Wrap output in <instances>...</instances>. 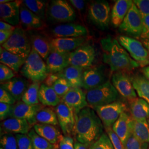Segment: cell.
Segmentation results:
<instances>
[{
    "mask_svg": "<svg viewBox=\"0 0 149 149\" xmlns=\"http://www.w3.org/2000/svg\"><path fill=\"white\" fill-rule=\"evenodd\" d=\"M141 42L143 44L145 48L147 49L149 54V38H145V39L141 38Z\"/></svg>",
    "mask_w": 149,
    "mask_h": 149,
    "instance_id": "6f0895ef",
    "label": "cell"
},
{
    "mask_svg": "<svg viewBox=\"0 0 149 149\" xmlns=\"http://www.w3.org/2000/svg\"><path fill=\"white\" fill-rule=\"evenodd\" d=\"M133 4V1L131 0H118L115 2L111 15V21L114 27L121 25Z\"/></svg>",
    "mask_w": 149,
    "mask_h": 149,
    "instance_id": "cb8c5ba5",
    "label": "cell"
},
{
    "mask_svg": "<svg viewBox=\"0 0 149 149\" xmlns=\"http://www.w3.org/2000/svg\"><path fill=\"white\" fill-rule=\"evenodd\" d=\"M32 49H34L43 60H47L51 52L50 43L46 38L40 34H33L30 38Z\"/></svg>",
    "mask_w": 149,
    "mask_h": 149,
    "instance_id": "4dcf8cb0",
    "label": "cell"
},
{
    "mask_svg": "<svg viewBox=\"0 0 149 149\" xmlns=\"http://www.w3.org/2000/svg\"><path fill=\"white\" fill-rule=\"evenodd\" d=\"M13 105L6 104L3 103H0V119L1 121H3L10 117L11 111Z\"/></svg>",
    "mask_w": 149,
    "mask_h": 149,
    "instance_id": "7dc6e473",
    "label": "cell"
},
{
    "mask_svg": "<svg viewBox=\"0 0 149 149\" xmlns=\"http://www.w3.org/2000/svg\"><path fill=\"white\" fill-rule=\"evenodd\" d=\"M20 22L27 29H37L43 27L42 19L29 10L23 3L20 7Z\"/></svg>",
    "mask_w": 149,
    "mask_h": 149,
    "instance_id": "484cf974",
    "label": "cell"
},
{
    "mask_svg": "<svg viewBox=\"0 0 149 149\" xmlns=\"http://www.w3.org/2000/svg\"><path fill=\"white\" fill-rule=\"evenodd\" d=\"M60 127L65 136L74 133L76 114L74 111L61 102L55 108Z\"/></svg>",
    "mask_w": 149,
    "mask_h": 149,
    "instance_id": "7c38bea8",
    "label": "cell"
},
{
    "mask_svg": "<svg viewBox=\"0 0 149 149\" xmlns=\"http://www.w3.org/2000/svg\"><path fill=\"white\" fill-rule=\"evenodd\" d=\"M61 102L72 108L75 114L88 105L86 94L81 88L72 87L61 98Z\"/></svg>",
    "mask_w": 149,
    "mask_h": 149,
    "instance_id": "9a60e30c",
    "label": "cell"
},
{
    "mask_svg": "<svg viewBox=\"0 0 149 149\" xmlns=\"http://www.w3.org/2000/svg\"><path fill=\"white\" fill-rule=\"evenodd\" d=\"M74 141L70 136L62 135L58 144L59 149H74Z\"/></svg>",
    "mask_w": 149,
    "mask_h": 149,
    "instance_id": "f6af8a7d",
    "label": "cell"
},
{
    "mask_svg": "<svg viewBox=\"0 0 149 149\" xmlns=\"http://www.w3.org/2000/svg\"><path fill=\"white\" fill-rule=\"evenodd\" d=\"M58 149V148H56V149Z\"/></svg>",
    "mask_w": 149,
    "mask_h": 149,
    "instance_id": "94428289",
    "label": "cell"
},
{
    "mask_svg": "<svg viewBox=\"0 0 149 149\" xmlns=\"http://www.w3.org/2000/svg\"><path fill=\"white\" fill-rule=\"evenodd\" d=\"M144 19V31L142 34V39L149 38V16H143Z\"/></svg>",
    "mask_w": 149,
    "mask_h": 149,
    "instance_id": "816d5d0a",
    "label": "cell"
},
{
    "mask_svg": "<svg viewBox=\"0 0 149 149\" xmlns=\"http://www.w3.org/2000/svg\"><path fill=\"white\" fill-rule=\"evenodd\" d=\"M21 73L24 77L33 82L43 81L49 74L47 65L41 56L33 49L22 67Z\"/></svg>",
    "mask_w": 149,
    "mask_h": 149,
    "instance_id": "3957f363",
    "label": "cell"
},
{
    "mask_svg": "<svg viewBox=\"0 0 149 149\" xmlns=\"http://www.w3.org/2000/svg\"><path fill=\"white\" fill-rule=\"evenodd\" d=\"M96 57L94 47L89 43H84L69 55V65L87 69L92 65Z\"/></svg>",
    "mask_w": 149,
    "mask_h": 149,
    "instance_id": "9c48e42d",
    "label": "cell"
},
{
    "mask_svg": "<svg viewBox=\"0 0 149 149\" xmlns=\"http://www.w3.org/2000/svg\"><path fill=\"white\" fill-rule=\"evenodd\" d=\"M60 78L58 74H49L45 80V85L49 87H52L57 80Z\"/></svg>",
    "mask_w": 149,
    "mask_h": 149,
    "instance_id": "681fc988",
    "label": "cell"
},
{
    "mask_svg": "<svg viewBox=\"0 0 149 149\" xmlns=\"http://www.w3.org/2000/svg\"><path fill=\"white\" fill-rule=\"evenodd\" d=\"M10 2H11V1H10V0H1L0 1V4L1 3H6Z\"/></svg>",
    "mask_w": 149,
    "mask_h": 149,
    "instance_id": "680465c9",
    "label": "cell"
},
{
    "mask_svg": "<svg viewBox=\"0 0 149 149\" xmlns=\"http://www.w3.org/2000/svg\"><path fill=\"white\" fill-rule=\"evenodd\" d=\"M111 8L106 1H96L88 8V17L92 23L101 29H105L111 21Z\"/></svg>",
    "mask_w": 149,
    "mask_h": 149,
    "instance_id": "30bf717a",
    "label": "cell"
},
{
    "mask_svg": "<svg viewBox=\"0 0 149 149\" xmlns=\"http://www.w3.org/2000/svg\"><path fill=\"white\" fill-rule=\"evenodd\" d=\"M70 53H61L51 50L46 60L49 74H57L69 66Z\"/></svg>",
    "mask_w": 149,
    "mask_h": 149,
    "instance_id": "d6986e66",
    "label": "cell"
},
{
    "mask_svg": "<svg viewBox=\"0 0 149 149\" xmlns=\"http://www.w3.org/2000/svg\"><path fill=\"white\" fill-rule=\"evenodd\" d=\"M1 128L6 133L28 134L32 129V125L25 119L10 118L2 121Z\"/></svg>",
    "mask_w": 149,
    "mask_h": 149,
    "instance_id": "7402d4cb",
    "label": "cell"
},
{
    "mask_svg": "<svg viewBox=\"0 0 149 149\" xmlns=\"http://www.w3.org/2000/svg\"><path fill=\"white\" fill-rule=\"evenodd\" d=\"M2 149V148H1V149Z\"/></svg>",
    "mask_w": 149,
    "mask_h": 149,
    "instance_id": "6125c7cd",
    "label": "cell"
},
{
    "mask_svg": "<svg viewBox=\"0 0 149 149\" xmlns=\"http://www.w3.org/2000/svg\"><path fill=\"white\" fill-rule=\"evenodd\" d=\"M93 109L104 128H111L120 114L127 110V106L123 102L116 101L108 104L96 107Z\"/></svg>",
    "mask_w": 149,
    "mask_h": 149,
    "instance_id": "ba28073f",
    "label": "cell"
},
{
    "mask_svg": "<svg viewBox=\"0 0 149 149\" xmlns=\"http://www.w3.org/2000/svg\"><path fill=\"white\" fill-rule=\"evenodd\" d=\"M52 87L61 98L72 88L69 83L63 77L59 78Z\"/></svg>",
    "mask_w": 149,
    "mask_h": 149,
    "instance_id": "ab89813d",
    "label": "cell"
},
{
    "mask_svg": "<svg viewBox=\"0 0 149 149\" xmlns=\"http://www.w3.org/2000/svg\"><path fill=\"white\" fill-rule=\"evenodd\" d=\"M117 40L139 66L144 68L149 66V53L141 42L126 36H119L117 37Z\"/></svg>",
    "mask_w": 149,
    "mask_h": 149,
    "instance_id": "8992f818",
    "label": "cell"
},
{
    "mask_svg": "<svg viewBox=\"0 0 149 149\" xmlns=\"http://www.w3.org/2000/svg\"><path fill=\"white\" fill-rule=\"evenodd\" d=\"M148 123H149V119H148Z\"/></svg>",
    "mask_w": 149,
    "mask_h": 149,
    "instance_id": "91938a15",
    "label": "cell"
},
{
    "mask_svg": "<svg viewBox=\"0 0 149 149\" xmlns=\"http://www.w3.org/2000/svg\"><path fill=\"white\" fill-rule=\"evenodd\" d=\"M141 71L143 74H144L149 81V66L143 68V69H141Z\"/></svg>",
    "mask_w": 149,
    "mask_h": 149,
    "instance_id": "9f6ffc18",
    "label": "cell"
},
{
    "mask_svg": "<svg viewBox=\"0 0 149 149\" xmlns=\"http://www.w3.org/2000/svg\"><path fill=\"white\" fill-rule=\"evenodd\" d=\"M103 61L108 64L112 71H129L139 67L117 39L108 36L101 40Z\"/></svg>",
    "mask_w": 149,
    "mask_h": 149,
    "instance_id": "7a4b0ae2",
    "label": "cell"
},
{
    "mask_svg": "<svg viewBox=\"0 0 149 149\" xmlns=\"http://www.w3.org/2000/svg\"><path fill=\"white\" fill-rule=\"evenodd\" d=\"M22 3L42 19L44 18L46 8V4L44 1L41 0H25L23 1Z\"/></svg>",
    "mask_w": 149,
    "mask_h": 149,
    "instance_id": "8d00e7d4",
    "label": "cell"
},
{
    "mask_svg": "<svg viewBox=\"0 0 149 149\" xmlns=\"http://www.w3.org/2000/svg\"><path fill=\"white\" fill-rule=\"evenodd\" d=\"M15 77L13 70L5 65H0V82L1 84L11 80Z\"/></svg>",
    "mask_w": 149,
    "mask_h": 149,
    "instance_id": "ee69618b",
    "label": "cell"
},
{
    "mask_svg": "<svg viewBox=\"0 0 149 149\" xmlns=\"http://www.w3.org/2000/svg\"><path fill=\"white\" fill-rule=\"evenodd\" d=\"M37 123L58 125L59 122L55 110L50 107H43L38 112L36 116Z\"/></svg>",
    "mask_w": 149,
    "mask_h": 149,
    "instance_id": "836d02e7",
    "label": "cell"
},
{
    "mask_svg": "<svg viewBox=\"0 0 149 149\" xmlns=\"http://www.w3.org/2000/svg\"><path fill=\"white\" fill-rule=\"evenodd\" d=\"M28 87L27 81L21 77H13L1 85V87L9 92L17 101L22 100Z\"/></svg>",
    "mask_w": 149,
    "mask_h": 149,
    "instance_id": "603a6c76",
    "label": "cell"
},
{
    "mask_svg": "<svg viewBox=\"0 0 149 149\" xmlns=\"http://www.w3.org/2000/svg\"><path fill=\"white\" fill-rule=\"evenodd\" d=\"M133 118L127 113H122L117 120L112 126L113 131L121 140L124 146L132 133Z\"/></svg>",
    "mask_w": 149,
    "mask_h": 149,
    "instance_id": "44dd1931",
    "label": "cell"
},
{
    "mask_svg": "<svg viewBox=\"0 0 149 149\" xmlns=\"http://www.w3.org/2000/svg\"><path fill=\"white\" fill-rule=\"evenodd\" d=\"M112 84L118 92L123 97L130 101L136 98L132 77L124 72H116L113 74Z\"/></svg>",
    "mask_w": 149,
    "mask_h": 149,
    "instance_id": "5bb4252c",
    "label": "cell"
},
{
    "mask_svg": "<svg viewBox=\"0 0 149 149\" xmlns=\"http://www.w3.org/2000/svg\"><path fill=\"white\" fill-rule=\"evenodd\" d=\"M132 77L134 88L141 98L149 103V81L143 74H137Z\"/></svg>",
    "mask_w": 149,
    "mask_h": 149,
    "instance_id": "1f68e13d",
    "label": "cell"
},
{
    "mask_svg": "<svg viewBox=\"0 0 149 149\" xmlns=\"http://www.w3.org/2000/svg\"><path fill=\"white\" fill-rule=\"evenodd\" d=\"M130 112L132 118L138 120L149 119V103L141 98L130 101Z\"/></svg>",
    "mask_w": 149,
    "mask_h": 149,
    "instance_id": "83f0119b",
    "label": "cell"
},
{
    "mask_svg": "<svg viewBox=\"0 0 149 149\" xmlns=\"http://www.w3.org/2000/svg\"><path fill=\"white\" fill-rule=\"evenodd\" d=\"M132 133L142 142L149 144V125L148 120H138L133 119Z\"/></svg>",
    "mask_w": 149,
    "mask_h": 149,
    "instance_id": "d6a6232c",
    "label": "cell"
},
{
    "mask_svg": "<svg viewBox=\"0 0 149 149\" xmlns=\"http://www.w3.org/2000/svg\"><path fill=\"white\" fill-rule=\"evenodd\" d=\"M28 135L32 140L33 149H55L58 148L40 136L34 129H32Z\"/></svg>",
    "mask_w": 149,
    "mask_h": 149,
    "instance_id": "d590c367",
    "label": "cell"
},
{
    "mask_svg": "<svg viewBox=\"0 0 149 149\" xmlns=\"http://www.w3.org/2000/svg\"><path fill=\"white\" fill-rule=\"evenodd\" d=\"M40 104L30 105L23 101H18L13 106L10 118L25 119L32 126L37 124L36 116L38 112L44 107Z\"/></svg>",
    "mask_w": 149,
    "mask_h": 149,
    "instance_id": "4fadbf2b",
    "label": "cell"
},
{
    "mask_svg": "<svg viewBox=\"0 0 149 149\" xmlns=\"http://www.w3.org/2000/svg\"><path fill=\"white\" fill-rule=\"evenodd\" d=\"M48 12L49 17L56 22H69L74 21L76 18L74 10L64 0L52 1Z\"/></svg>",
    "mask_w": 149,
    "mask_h": 149,
    "instance_id": "8fae6325",
    "label": "cell"
},
{
    "mask_svg": "<svg viewBox=\"0 0 149 149\" xmlns=\"http://www.w3.org/2000/svg\"><path fill=\"white\" fill-rule=\"evenodd\" d=\"M33 129L40 136L58 147L62 135L57 127L52 125L37 123L33 126Z\"/></svg>",
    "mask_w": 149,
    "mask_h": 149,
    "instance_id": "d4e9b609",
    "label": "cell"
},
{
    "mask_svg": "<svg viewBox=\"0 0 149 149\" xmlns=\"http://www.w3.org/2000/svg\"><path fill=\"white\" fill-rule=\"evenodd\" d=\"M15 29H16V27L6 23L5 22L2 21L0 22V31H10V30L14 31Z\"/></svg>",
    "mask_w": 149,
    "mask_h": 149,
    "instance_id": "db71d44e",
    "label": "cell"
},
{
    "mask_svg": "<svg viewBox=\"0 0 149 149\" xmlns=\"http://www.w3.org/2000/svg\"><path fill=\"white\" fill-rule=\"evenodd\" d=\"M104 125L92 108L87 107L76 114L74 134L81 143L90 146L100 138Z\"/></svg>",
    "mask_w": 149,
    "mask_h": 149,
    "instance_id": "6da1fadb",
    "label": "cell"
},
{
    "mask_svg": "<svg viewBox=\"0 0 149 149\" xmlns=\"http://www.w3.org/2000/svg\"><path fill=\"white\" fill-rule=\"evenodd\" d=\"M21 1H11L0 4V16L2 20L15 27L20 22Z\"/></svg>",
    "mask_w": 149,
    "mask_h": 149,
    "instance_id": "e0dca14e",
    "label": "cell"
},
{
    "mask_svg": "<svg viewBox=\"0 0 149 149\" xmlns=\"http://www.w3.org/2000/svg\"><path fill=\"white\" fill-rule=\"evenodd\" d=\"M89 149H114L106 133H103L100 138L89 146Z\"/></svg>",
    "mask_w": 149,
    "mask_h": 149,
    "instance_id": "74e56055",
    "label": "cell"
},
{
    "mask_svg": "<svg viewBox=\"0 0 149 149\" xmlns=\"http://www.w3.org/2000/svg\"><path fill=\"white\" fill-rule=\"evenodd\" d=\"M133 2L143 16H149V0H135Z\"/></svg>",
    "mask_w": 149,
    "mask_h": 149,
    "instance_id": "c3c4849f",
    "label": "cell"
},
{
    "mask_svg": "<svg viewBox=\"0 0 149 149\" xmlns=\"http://www.w3.org/2000/svg\"><path fill=\"white\" fill-rule=\"evenodd\" d=\"M143 15L134 3L119 27L120 32L134 38L141 37L144 31Z\"/></svg>",
    "mask_w": 149,
    "mask_h": 149,
    "instance_id": "52a82bcc",
    "label": "cell"
},
{
    "mask_svg": "<svg viewBox=\"0 0 149 149\" xmlns=\"http://www.w3.org/2000/svg\"><path fill=\"white\" fill-rule=\"evenodd\" d=\"M14 31L10 30L0 31V44L1 45H3L6 42H7L9 39V38L11 37V36L12 35Z\"/></svg>",
    "mask_w": 149,
    "mask_h": 149,
    "instance_id": "f907efd6",
    "label": "cell"
},
{
    "mask_svg": "<svg viewBox=\"0 0 149 149\" xmlns=\"http://www.w3.org/2000/svg\"><path fill=\"white\" fill-rule=\"evenodd\" d=\"M52 33L56 38L84 37L88 34L85 27L71 23L54 27Z\"/></svg>",
    "mask_w": 149,
    "mask_h": 149,
    "instance_id": "ac0fdd59",
    "label": "cell"
},
{
    "mask_svg": "<svg viewBox=\"0 0 149 149\" xmlns=\"http://www.w3.org/2000/svg\"><path fill=\"white\" fill-rule=\"evenodd\" d=\"M18 149H33L32 140L28 134H16Z\"/></svg>",
    "mask_w": 149,
    "mask_h": 149,
    "instance_id": "b9f144b4",
    "label": "cell"
},
{
    "mask_svg": "<svg viewBox=\"0 0 149 149\" xmlns=\"http://www.w3.org/2000/svg\"><path fill=\"white\" fill-rule=\"evenodd\" d=\"M106 132L112 142L114 149H125L121 140L118 136L113 131L112 127L105 128Z\"/></svg>",
    "mask_w": 149,
    "mask_h": 149,
    "instance_id": "7bdbcfd3",
    "label": "cell"
},
{
    "mask_svg": "<svg viewBox=\"0 0 149 149\" xmlns=\"http://www.w3.org/2000/svg\"><path fill=\"white\" fill-rule=\"evenodd\" d=\"M70 3L77 10L81 11L85 8V1L82 0H71L70 1Z\"/></svg>",
    "mask_w": 149,
    "mask_h": 149,
    "instance_id": "f5cc1de1",
    "label": "cell"
},
{
    "mask_svg": "<svg viewBox=\"0 0 149 149\" xmlns=\"http://www.w3.org/2000/svg\"><path fill=\"white\" fill-rule=\"evenodd\" d=\"M0 145L2 149H18L16 135L11 133L3 134L1 138Z\"/></svg>",
    "mask_w": 149,
    "mask_h": 149,
    "instance_id": "f35d334b",
    "label": "cell"
},
{
    "mask_svg": "<svg viewBox=\"0 0 149 149\" xmlns=\"http://www.w3.org/2000/svg\"><path fill=\"white\" fill-rule=\"evenodd\" d=\"M86 94L87 103L92 108L116 101L118 97L117 91L109 81L87 91Z\"/></svg>",
    "mask_w": 149,
    "mask_h": 149,
    "instance_id": "277c9868",
    "label": "cell"
},
{
    "mask_svg": "<svg viewBox=\"0 0 149 149\" xmlns=\"http://www.w3.org/2000/svg\"><path fill=\"white\" fill-rule=\"evenodd\" d=\"M39 100L44 106L56 107L61 102V98L52 87L43 84L39 91Z\"/></svg>",
    "mask_w": 149,
    "mask_h": 149,
    "instance_id": "f546056e",
    "label": "cell"
},
{
    "mask_svg": "<svg viewBox=\"0 0 149 149\" xmlns=\"http://www.w3.org/2000/svg\"><path fill=\"white\" fill-rule=\"evenodd\" d=\"M105 75L101 68H88L84 71L83 87L90 90L105 83Z\"/></svg>",
    "mask_w": 149,
    "mask_h": 149,
    "instance_id": "ffe728a7",
    "label": "cell"
},
{
    "mask_svg": "<svg viewBox=\"0 0 149 149\" xmlns=\"http://www.w3.org/2000/svg\"><path fill=\"white\" fill-rule=\"evenodd\" d=\"M85 38H55L50 42L52 50L61 53H70L84 44Z\"/></svg>",
    "mask_w": 149,
    "mask_h": 149,
    "instance_id": "2e32d148",
    "label": "cell"
},
{
    "mask_svg": "<svg viewBox=\"0 0 149 149\" xmlns=\"http://www.w3.org/2000/svg\"><path fill=\"white\" fill-rule=\"evenodd\" d=\"M60 77L66 80L72 87H83V70L69 65L62 71L57 73Z\"/></svg>",
    "mask_w": 149,
    "mask_h": 149,
    "instance_id": "4316f807",
    "label": "cell"
},
{
    "mask_svg": "<svg viewBox=\"0 0 149 149\" xmlns=\"http://www.w3.org/2000/svg\"><path fill=\"white\" fill-rule=\"evenodd\" d=\"M125 149H148V144L142 142L131 133L125 144Z\"/></svg>",
    "mask_w": 149,
    "mask_h": 149,
    "instance_id": "60d3db41",
    "label": "cell"
},
{
    "mask_svg": "<svg viewBox=\"0 0 149 149\" xmlns=\"http://www.w3.org/2000/svg\"><path fill=\"white\" fill-rule=\"evenodd\" d=\"M1 47L11 53L26 58L32 50L30 40L24 30L19 27H16L11 37Z\"/></svg>",
    "mask_w": 149,
    "mask_h": 149,
    "instance_id": "5b68a950",
    "label": "cell"
},
{
    "mask_svg": "<svg viewBox=\"0 0 149 149\" xmlns=\"http://www.w3.org/2000/svg\"><path fill=\"white\" fill-rule=\"evenodd\" d=\"M74 149H89V146L76 141L74 142Z\"/></svg>",
    "mask_w": 149,
    "mask_h": 149,
    "instance_id": "11a10c76",
    "label": "cell"
},
{
    "mask_svg": "<svg viewBox=\"0 0 149 149\" xmlns=\"http://www.w3.org/2000/svg\"><path fill=\"white\" fill-rule=\"evenodd\" d=\"M16 101L11 94L2 87L0 88V102L11 105L16 104Z\"/></svg>",
    "mask_w": 149,
    "mask_h": 149,
    "instance_id": "bcb514c9",
    "label": "cell"
},
{
    "mask_svg": "<svg viewBox=\"0 0 149 149\" xmlns=\"http://www.w3.org/2000/svg\"><path fill=\"white\" fill-rule=\"evenodd\" d=\"M27 58L8 52L2 47L0 49V61L13 71L17 72L23 66Z\"/></svg>",
    "mask_w": 149,
    "mask_h": 149,
    "instance_id": "f1b7e54d",
    "label": "cell"
},
{
    "mask_svg": "<svg viewBox=\"0 0 149 149\" xmlns=\"http://www.w3.org/2000/svg\"><path fill=\"white\" fill-rule=\"evenodd\" d=\"M40 87V82H33L22 98V101L30 105L39 104V91Z\"/></svg>",
    "mask_w": 149,
    "mask_h": 149,
    "instance_id": "e575fe53",
    "label": "cell"
}]
</instances>
